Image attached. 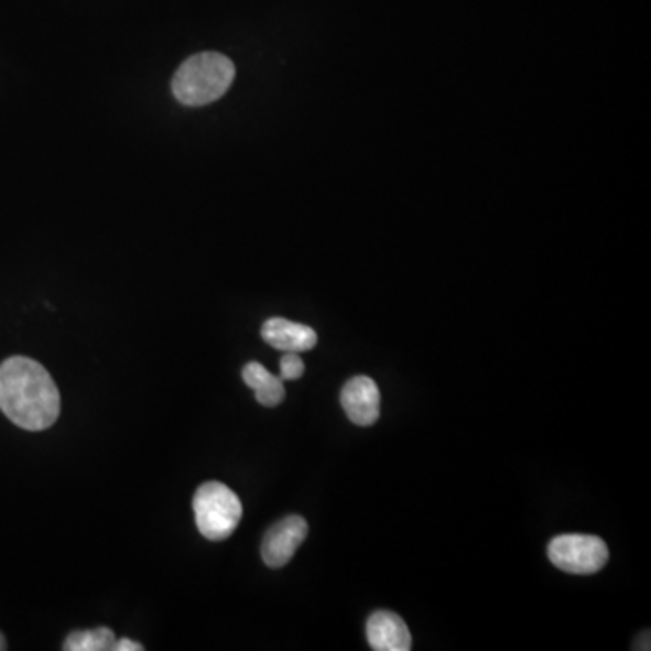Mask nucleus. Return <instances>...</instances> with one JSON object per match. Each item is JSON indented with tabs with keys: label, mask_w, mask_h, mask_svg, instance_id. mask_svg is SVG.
<instances>
[{
	"label": "nucleus",
	"mask_w": 651,
	"mask_h": 651,
	"mask_svg": "<svg viewBox=\"0 0 651 651\" xmlns=\"http://www.w3.org/2000/svg\"><path fill=\"white\" fill-rule=\"evenodd\" d=\"M0 411L25 431H44L61 414V393L47 369L28 357L0 364Z\"/></svg>",
	"instance_id": "1"
},
{
	"label": "nucleus",
	"mask_w": 651,
	"mask_h": 651,
	"mask_svg": "<svg viewBox=\"0 0 651 651\" xmlns=\"http://www.w3.org/2000/svg\"><path fill=\"white\" fill-rule=\"evenodd\" d=\"M234 78L232 61L216 51H207L183 62L172 78V95L183 106H208L230 89Z\"/></svg>",
	"instance_id": "2"
},
{
	"label": "nucleus",
	"mask_w": 651,
	"mask_h": 651,
	"mask_svg": "<svg viewBox=\"0 0 651 651\" xmlns=\"http://www.w3.org/2000/svg\"><path fill=\"white\" fill-rule=\"evenodd\" d=\"M196 525L208 541H225L241 521L242 506L238 495L219 481H207L196 490L193 500Z\"/></svg>",
	"instance_id": "3"
},
{
	"label": "nucleus",
	"mask_w": 651,
	"mask_h": 651,
	"mask_svg": "<svg viewBox=\"0 0 651 651\" xmlns=\"http://www.w3.org/2000/svg\"><path fill=\"white\" fill-rule=\"evenodd\" d=\"M610 552L605 541L590 534L557 535L549 543V560L560 571L590 576L608 563Z\"/></svg>",
	"instance_id": "4"
},
{
	"label": "nucleus",
	"mask_w": 651,
	"mask_h": 651,
	"mask_svg": "<svg viewBox=\"0 0 651 651\" xmlns=\"http://www.w3.org/2000/svg\"><path fill=\"white\" fill-rule=\"evenodd\" d=\"M308 535V521L303 516H289L278 521L264 534L261 555L270 568H281L292 560L299 546Z\"/></svg>",
	"instance_id": "5"
},
{
	"label": "nucleus",
	"mask_w": 651,
	"mask_h": 651,
	"mask_svg": "<svg viewBox=\"0 0 651 651\" xmlns=\"http://www.w3.org/2000/svg\"><path fill=\"white\" fill-rule=\"evenodd\" d=\"M340 404L355 425L369 427L380 416L379 386L375 384L373 379L364 377V375L354 377L344 384L343 391H340Z\"/></svg>",
	"instance_id": "6"
},
{
	"label": "nucleus",
	"mask_w": 651,
	"mask_h": 651,
	"mask_svg": "<svg viewBox=\"0 0 651 651\" xmlns=\"http://www.w3.org/2000/svg\"><path fill=\"white\" fill-rule=\"evenodd\" d=\"M366 636L375 651H410L413 647L410 628L393 611H375L366 625Z\"/></svg>",
	"instance_id": "7"
},
{
	"label": "nucleus",
	"mask_w": 651,
	"mask_h": 651,
	"mask_svg": "<svg viewBox=\"0 0 651 651\" xmlns=\"http://www.w3.org/2000/svg\"><path fill=\"white\" fill-rule=\"evenodd\" d=\"M261 337L264 343L284 354H304L314 349L317 344L314 328L283 317L268 318L261 328Z\"/></svg>",
	"instance_id": "8"
},
{
	"label": "nucleus",
	"mask_w": 651,
	"mask_h": 651,
	"mask_svg": "<svg viewBox=\"0 0 651 651\" xmlns=\"http://www.w3.org/2000/svg\"><path fill=\"white\" fill-rule=\"evenodd\" d=\"M242 380L256 391V399L264 408H275L284 400V380L270 373L263 364L248 362L242 369Z\"/></svg>",
	"instance_id": "9"
},
{
	"label": "nucleus",
	"mask_w": 651,
	"mask_h": 651,
	"mask_svg": "<svg viewBox=\"0 0 651 651\" xmlns=\"http://www.w3.org/2000/svg\"><path fill=\"white\" fill-rule=\"evenodd\" d=\"M117 644L115 631L109 628L97 630L73 631L64 642L66 651H111Z\"/></svg>",
	"instance_id": "10"
},
{
	"label": "nucleus",
	"mask_w": 651,
	"mask_h": 651,
	"mask_svg": "<svg viewBox=\"0 0 651 651\" xmlns=\"http://www.w3.org/2000/svg\"><path fill=\"white\" fill-rule=\"evenodd\" d=\"M304 362L299 354H284L281 359V379L283 380H297L303 377Z\"/></svg>",
	"instance_id": "11"
},
{
	"label": "nucleus",
	"mask_w": 651,
	"mask_h": 651,
	"mask_svg": "<svg viewBox=\"0 0 651 651\" xmlns=\"http://www.w3.org/2000/svg\"><path fill=\"white\" fill-rule=\"evenodd\" d=\"M112 650L142 651L143 647L142 644H138V642L131 641V639H120V641H117V644H115V648H112Z\"/></svg>",
	"instance_id": "12"
},
{
	"label": "nucleus",
	"mask_w": 651,
	"mask_h": 651,
	"mask_svg": "<svg viewBox=\"0 0 651 651\" xmlns=\"http://www.w3.org/2000/svg\"><path fill=\"white\" fill-rule=\"evenodd\" d=\"M6 650V639L2 633H0V651Z\"/></svg>",
	"instance_id": "13"
}]
</instances>
